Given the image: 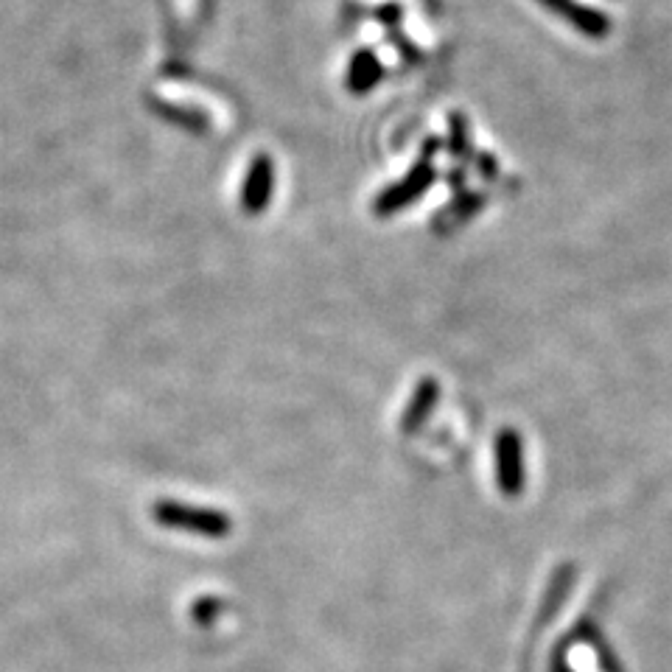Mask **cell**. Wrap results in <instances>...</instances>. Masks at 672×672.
Here are the masks:
<instances>
[{"mask_svg": "<svg viewBox=\"0 0 672 672\" xmlns=\"http://www.w3.org/2000/svg\"><path fill=\"white\" fill-rule=\"evenodd\" d=\"M152 516L157 524L171 527V530H185L205 535V538H224L233 530V521L222 510L210 507H194L182 502H157L152 507Z\"/></svg>", "mask_w": 672, "mask_h": 672, "instance_id": "obj_1", "label": "cell"}, {"mask_svg": "<svg viewBox=\"0 0 672 672\" xmlns=\"http://www.w3.org/2000/svg\"><path fill=\"white\" fill-rule=\"evenodd\" d=\"M496 479L504 496H518L524 488V451L521 437L513 429H502L496 434Z\"/></svg>", "mask_w": 672, "mask_h": 672, "instance_id": "obj_2", "label": "cell"}, {"mask_svg": "<svg viewBox=\"0 0 672 672\" xmlns=\"http://www.w3.org/2000/svg\"><path fill=\"white\" fill-rule=\"evenodd\" d=\"M434 180V168L426 163V160H420L418 166L412 168L409 174H406V180H401L398 185H392L390 191H384V194L376 199V213H392V210L404 208L409 202H415Z\"/></svg>", "mask_w": 672, "mask_h": 672, "instance_id": "obj_3", "label": "cell"}, {"mask_svg": "<svg viewBox=\"0 0 672 672\" xmlns=\"http://www.w3.org/2000/svg\"><path fill=\"white\" fill-rule=\"evenodd\" d=\"M544 6H549L552 12L563 14L574 28H580L588 37H605L608 34V17H602L600 12L588 9L583 3H574V0H541Z\"/></svg>", "mask_w": 672, "mask_h": 672, "instance_id": "obj_4", "label": "cell"}, {"mask_svg": "<svg viewBox=\"0 0 672 672\" xmlns=\"http://www.w3.org/2000/svg\"><path fill=\"white\" fill-rule=\"evenodd\" d=\"M437 395H440L437 381L434 378H423L415 395H412V404L406 406L404 418H401V432H415L420 423L432 415L434 404H437Z\"/></svg>", "mask_w": 672, "mask_h": 672, "instance_id": "obj_5", "label": "cell"}, {"mask_svg": "<svg viewBox=\"0 0 672 672\" xmlns=\"http://www.w3.org/2000/svg\"><path fill=\"white\" fill-rule=\"evenodd\" d=\"M272 194V163L266 157H258L250 168V177L244 185V208L258 213Z\"/></svg>", "mask_w": 672, "mask_h": 672, "instance_id": "obj_6", "label": "cell"}, {"mask_svg": "<svg viewBox=\"0 0 672 672\" xmlns=\"http://www.w3.org/2000/svg\"><path fill=\"white\" fill-rule=\"evenodd\" d=\"M378 76H381V65L376 62V56L364 51V54L356 56L353 65H350L348 87L353 93H364V90H370V87L378 82Z\"/></svg>", "mask_w": 672, "mask_h": 672, "instance_id": "obj_7", "label": "cell"}, {"mask_svg": "<svg viewBox=\"0 0 672 672\" xmlns=\"http://www.w3.org/2000/svg\"><path fill=\"white\" fill-rule=\"evenodd\" d=\"M216 611H219V602H216V600H199L194 605L196 622H202V625H210V619L216 616Z\"/></svg>", "mask_w": 672, "mask_h": 672, "instance_id": "obj_8", "label": "cell"}]
</instances>
